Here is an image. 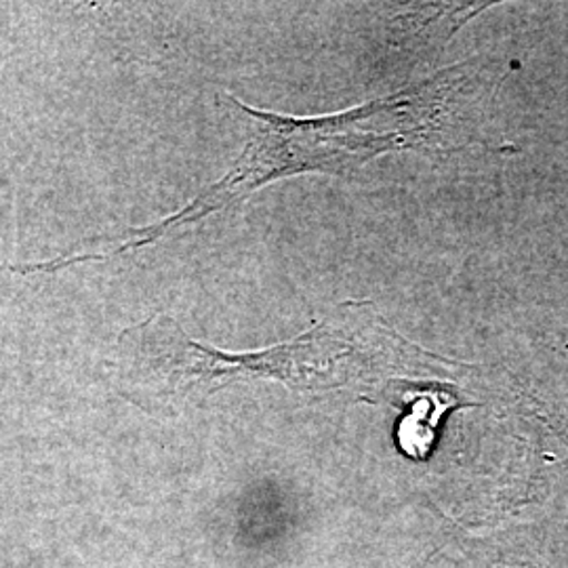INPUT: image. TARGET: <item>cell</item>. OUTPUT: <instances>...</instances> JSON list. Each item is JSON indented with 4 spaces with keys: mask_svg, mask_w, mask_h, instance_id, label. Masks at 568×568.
Wrapping results in <instances>:
<instances>
[{
    "mask_svg": "<svg viewBox=\"0 0 568 568\" xmlns=\"http://www.w3.org/2000/svg\"><path fill=\"white\" fill-rule=\"evenodd\" d=\"M459 406V400L445 394V387H436L432 392H422L415 403H410V413L400 424V447L408 457L424 459L427 450L434 445L436 426L445 410Z\"/></svg>",
    "mask_w": 568,
    "mask_h": 568,
    "instance_id": "3957f363",
    "label": "cell"
},
{
    "mask_svg": "<svg viewBox=\"0 0 568 568\" xmlns=\"http://www.w3.org/2000/svg\"><path fill=\"white\" fill-rule=\"evenodd\" d=\"M116 361L131 387L161 379L169 389L182 387L183 392L194 386L213 392L236 379H278L302 389L314 387L321 373V352L307 335L264 352L227 354L190 339L164 314L124 328Z\"/></svg>",
    "mask_w": 568,
    "mask_h": 568,
    "instance_id": "7a4b0ae2",
    "label": "cell"
},
{
    "mask_svg": "<svg viewBox=\"0 0 568 568\" xmlns=\"http://www.w3.org/2000/svg\"><path fill=\"white\" fill-rule=\"evenodd\" d=\"M438 79L408 91L403 98L371 103L356 112L321 121L284 119L230 98V102L255 121L253 138L224 180L180 213L166 217L164 230L194 224L230 204L241 203L253 190L288 173L310 169L342 173L387 150L429 142L432 126H387V122L400 121L419 110L434 95Z\"/></svg>",
    "mask_w": 568,
    "mask_h": 568,
    "instance_id": "6da1fadb",
    "label": "cell"
}]
</instances>
